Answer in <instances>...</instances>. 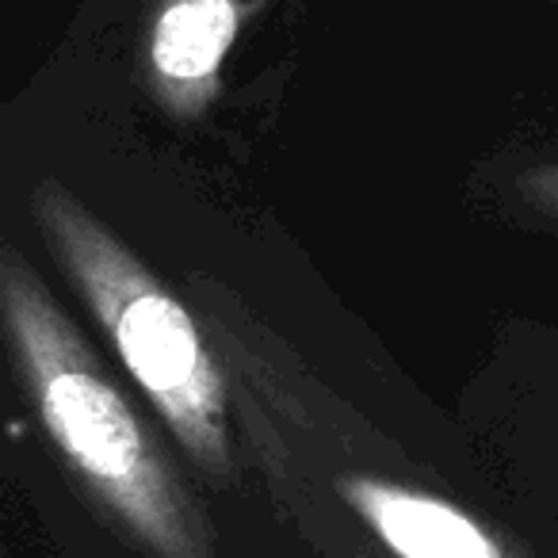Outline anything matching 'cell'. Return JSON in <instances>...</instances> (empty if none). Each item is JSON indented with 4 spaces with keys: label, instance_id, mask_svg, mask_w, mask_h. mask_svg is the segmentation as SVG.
Here are the masks:
<instances>
[{
    "label": "cell",
    "instance_id": "1",
    "mask_svg": "<svg viewBox=\"0 0 558 558\" xmlns=\"http://www.w3.org/2000/svg\"><path fill=\"white\" fill-rule=\"evenodd\" d=\"M0 318L43 428L93 497L157 558H210L207 535L154 436L104 375L35 271L0 245Z\"/></svg>",
    "mask_w": 558,
    "mask_h": 558
},
{
    "label": "cell",
    "instance_id": "2",
    "mask_svg": "<svg viewBox=\"0 0 558 558\" xmlns=\"http://www.w3.org/2000/svg\"><path fill=\"white\" fill-rule=\"evenodd\" d=\"M35 218L58 260L108 329L119 360L177 433L187 456L207 471L230 466L226 436V387L192 314L134 260L116 233H108L70 192L43 184Z\"/></svg>",
    "mask_w": 558,
    "mask_h": 558
},
{
    "label": "cell",
    "instance_id": "3",
    "mask_svg": "<svg viewBox=\"0 0 558 558\" xmlns=\"http://www.w3.org/2000/svg\"><path fill=\"white\" fill-rule=\"evenodd\" d=\"M337 489L390 558H527L505 532L433 489L372 474H349Z\"/></svg>",
    "mask_w": 558,
    "mask_h": 558
},
{
    "label": "cell",
    "instance_id": "4",
    "mask_svg": "<svg viewBox=\"0 0 558 558\" xmlns=\"http://www.w3.org/2000/svg\"><path fill=\"white\" fill-rule=\"evenodd\" d=\"M256 0H165L149 35L157 96L177 116H199L218 88V70Z\"/></svg>",
    "mask_w": 558,
    "mask_h": 558
},
{
    "label": "cell",
    "instance_id": "5",
    "mask_svg": "<svg viewBox=\"0 0 558 558\" xmlns=\"http://www.w3.org/2000/svg\"><path fill=\"white\" fill-rule=\"evenodd\" d=\"M517 192L535 218L558 226V157L555 161H539V165H532V169L520 172Z\"/></svg>",
    "mask_w": 558,
    "mask_h": 558
}]
</instances>
